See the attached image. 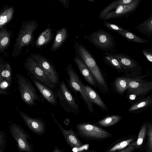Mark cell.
Here are the masks:
<instances>
[{"label": "cell", "mask_w": 152, "mask_h": 152, "mask_svg": "<svg viewBox=\"0 0 152 152\" xmlns=\"http://www.w3.org/2000/svg\"><path fill=\"white\" fill-rule=\"evenodd\" d=\"M74 47L77 56L86 66L94 78L101 86L107 89V86L100 69L91 54L83 45L75 41Z\"/></svg>", "instance_id": "obj_1"}, {"label": "cell", "mask_w": 152, "mask_h": 152, "mask_svg": "<svg viewBox=\"0 0 152 152\" xmlns=\"http://www.w3.org/2000/svg\"><path fill=\"white\" fill-rule=\"evenodd\" d=\"M84 39L97 48L106 52V53L111 54L116 50L115 48L116 43L114 37L101 28L93 32L89 36L85 35Z\"/></svg>", "instance_id": "obj_2"}, {"label": "cell", "mask_w": 152, "mask_h": 152, "mask_svg": "<svg viewBox=\"0 0 152 152\" xmlns=\"http://www.w3.org/2000/svg\"><path fill=\"white\" fill-rule=\"evenodd\" d=\"M18 90L23 100L30 106L36 105V102L43 100L37 93L34 86L30 80L21 75H17Z\"/></svg>", "instance_id": "obj_3"}, {"label": "cell", "mask_w": 152, "mask_h": 152, "mask_svg": "<svg viewBox=\"0 0 152 152\" xmlns=\"http://www.w3.org/2000/svg\"><path fill=\"white\" fill-rule=\"evenodd\" d=\"M76 127L77 134L87 141L104 140L113 135L106 130L90 124H80Z\"/></svg>", "instance_id": "obj_4"}, {"label": "cell", "mask_w": 152, "mask_h": 152, "mask_svg": "<svg viewBox=\"0 0 152 152\" xmlns=\"http://www.w3.org/2000/svg\"><path fill=\"white\" fill-rule=\"evenodd\" d=\"M59 87L57 91V96L61 106L67 112L77 113L79 109L78 104L64 80L60 82Z\"/></svg>", "instance_id": "obj_5"}, {"label": "cell", "mask_w": 152, "mask_h": 152, "mask_svg": "<svg viewBox=\"0 0 152 152\" xmlns=\"http://www.w3.org/2000/svg\"><path fill=\"white\" fill-rule=\"evenodd\" d=\"M66 72L69 79L67 82L71 89L75 92H79L86 104L87 108L91 113L94 112L93 105L88 98L83 89L82 82L78 74L74 70L71 64H69L66 68Z\"/></svg>", "instance_id": "obj_6"}, {"label": "cell", "mask_w": 152, "mask_h": 152, "mask_svg": "<svg viewBox=\"0 0 152 152\" xmlns=\"http://www.w3.org/2000/svg\"><path fill=\"white\" fill-rule=\"evenodd\" d=\"M152 90V82L142 79V76L130 77L127 90L128 94L135 97L144 96Z\"/></svg>", "instance_id": "obj_7"}, {"label": "cell", "mask_w": 152, "mask_h": 152, "mask_svg": "<svg viewBox=\"0 0 152 152\" xmlns=\"http://www.w3.org/2000/svg\"><path fill=\"white\" fill-rule=\"evenodd\" d=\"M111 54L118 60L124 73L133 77H138L141 74V66L133 58L122 53H114Z\"/></svg>", "instance_id": "obj_8"}, {"label": "cell", "mask_w": 152, "mask_h": 152, "mask_svg": "<svg viewBox=\"0 0 152 152\" xmlns=\"http://www.w3.org/2000/svg\"><path fill=\"white\" fill-rule=\"evenodd\" d=\"M31 57L34 58L42 68L48 78L53 85L58 83V74L51 62L46 58L38 53L32 54Z\"/></svg>", "instance_id": "obj_9"}, {"label": "cell", "mask_w": 152, "mask_h": 152, "mask_svg": "<svg viewBox=\"0 0 152 152\" xmlns=\"http://www.w3.org/2000/svg\"><path fill=\"white\" fill-rule=\"evenodd\" d=\"M25 66L27 71L31 75V78L50 88H55L56 86L51 83L42 68L31 57L27 59Z\"/></svg>", "instance_id": "obj_10"}, {"label": "cell", "mask_w": 152, "mask_h": 152, "mask_svg": "<svg viewBox=\"0 0 152 152\" xmlns=\"http://www.w3.org/2000/svg\"><path fill=\"white\" fill-rule=\"evenodd\" d=\"M142 0H134L130 4L119 6L114 10L108 13L105 16L103 21L112 19L127 18L138 8Z\"/></svg>", "instance_id": "obj_11"}, {"label": "cell", "mask_w": 152, "mask_h": 152, "mask_svg": "<svg viewBox=\"0 0 152 152\" xmlns=\"http://www.w3.org/2000/svg\"><path fill=\"white\" fill-rule=\"evenodd\" d=\"M10 131L12 136L17 142L18 149L21 151L32 152L31 146L28 141L29 136L19 125L12 124L10 126Z\"/></svg>", "instance_id": "obj_12"}, {"label": "cell", "mask_w": 152, "mask_h": 152, "mask_svg": "<svg viewBox=\"0 0 152 152\" xmlns=\"http://www.w3.org/2000/svg\"><path fill=\"white\" fill-rule=\"evenodd\" d=\"M38 23L32 20L26 23L21 29L17 39V45L19 49L28 45L33 38V33L37 28Z\"/></svg>", "instance_id": "obj_13"}, {"label": "cell", "mask_w": 152, "mask_h": 152, "mask_svg": "<svg viewBox=\"0 0 152 152\" xmlns=\"http://www.w3.org/2000/svg\"><path fill=\"white\" fill-rule=\"evenodd\" d=\"M19 113L26 125L32 131L39 135L45 133V126L42 120L31 117L22 111H20Z\"/></svg>", "instance_id": "obj_14"}, {"label": "cell", "mask_w": 152, "mask_h": 152, "mask_svg": "<svg viewBox=\"0 0 152 152\" xmlns=\"http://www.w3.org/2000/svg\"><path fill=\"white\" fill-rule=\"evenodd\" d=\"M52 116L58 126L62 132L67 143L72 148H80L82 144L73 130L70 128L69 130L64 129L55 118L54 113H51Z\"/></svg>", "instance_id": "obj_15"}, {"label": "cell", "mask_w": 152, "mask_h": 152, "mask_svg": "<svg viewBox=\"0 0 152 152\" xmlns=\"http://www.w3.org/2000/svg\"><path fill=\"white\" fill-rule=\"evenodd\" d=\"M135 136L127 135L120 138L112 144L105 152H117L136 142Z\"/></svg>", "instance_id": "obj_16"}, {"label": "cell", "mask_w": 152, "mask_h": 152, "mask_svg": "<svg viewBox=\"0 0 152 152\" xmlns=\"http://www.w3.org/2000/svg\"><path fill=\"white\" fill-rule=\"evenodd\" d=\"M31 78L40 92L47 101L52 105L56 106L57 102L56 96L54 92L48 86Z\"/></svg>", "instance_id": "obj_17"}, {"label": "cell", "mask_w": 152, "mask_h": 152, "mask_svg": "<svg viewBox=\"0 0 152 152\" xmlns=\"http://www.w3.org/2000/svg\"><path fill=\"white\" fill-rule=\"evenodd\" d=\"M75 64L84 78L91 85L96 87L94 78L85 64L80 58L75 56L73 59Z\"/></svg>", "instance_id": "obj_18"}, {"label": "cell", "mask_w": 152, "mask_h": 152, "mask_svg": "<svg viewBox=\"0 0 152 152\" xmlns=\"http://www.w3.org/2000/svg\"><path fill=\"white\" fill-rule=\"evenodd\" d=\"M83 88L88 98L91 103L96 104L102 110H107V107L96 91L88 86L83 84Z\"/></svg>", "instance_id": "obj_19"}, {"label": "cell", "mask_w": 152, "mask_h": 152, "mask_svg": "<svg viewBox=\"0 0 152 152\" xmlns=\"http://www.w3.org/2000/svg\"><path fill=\"white\" fill-rule=\"evenodd\" d=\"M152 103V95L133 104L129 107L128 112L137 113L145 110L151 107Z\"/></svg>", "instance_id": "obj_20"}, {"label": "cell", "mask_w": 152, "mask_h": 152, "mask_svg": "<svg viewBox=\"0 0 152 152\" xmlns=\"http://www.w3.org/2000/svg\"><path fill=\"white\" fill-rule=\"evenodd\" d=\"M68 35L67 30L65 27L58 30L51 47V51H54L59 48L66 39Z\"/></svg>", "instance_id": "obj_21"}, {"label": "cell", "mask_w": 152, "mask_h": 152, "mask_svg": "<svg viewBox=\"0 0 152 152\" xmlns=\"http://www.w3.org/2000/svg\"><path fill=\"white\" fill-rule=\"evenodd\" d=\"M133 0H118L111 2L101 11L98 15L99 18L102 20L105 15L109 12L114 10L121 5L130 4Z\"/></svg>", "instance_id": "obj_22"}, {"label": "cell", "mask_w": 152, "mask_h": 152, "mask_svg": "<svg viewBox=\"0 0 152 152\" xmlns=\"http://www.w3.org/2000/svg\"><path fill=\"white\" fill-rule=\"evenodd\" d=\"M147 123L145 122L140 129L135 144L137 150H139L140 151L144 150L147 138Z\"/></svg>", "instance_id": "obj_23"}, {"label": "cell", "mask_w": 152, "mask_h": 152, "mask_svg": "<svg viewBox=\"0 0 152 152\" xmlns=\"http://www.w3.org/2000/svg\"><path fill=\"white\" fill-rule=\"evenodd\" d=\"M136 29L148 38L152 37V14L145 20L137 26Z\"/></svg>", "instance_id": "obj_24"}, {"label": "cell", "mask_w": 152, "mask_h": 152, "mask_svg": "<svg viewBox=\"0 0 152 152\" xmlns=\"http://www.w3.org/2000/svg\"><path fill=\"white\" fill-rule=\"evenodd\" d=\"M52 36L51 28H46L37 37L36 42V46L39 48L47 45L51 41Z\"/></svg>", "instance_id": "obj_25"}, {"label": "cell", "mask_w": 152, "mask_h": 152, "mask_svg": "<svg viewBox=\"0 0 152 152\" xmlns=\"http://www.w3.org/2000/svg\"><path fill=\"white\" fill-rule=\"evenodd\" d=\"M116 33L129 42L142 44L150 42L148 40L141 38L126 29H125L123 31H118Z\"/></svg>", "instance_id": "obj_26"}, {"label": "cell", "mask_w": 152, "mask_h": 152, "mask_svg": "<svg viewBox=\"0 0 152 152\" xmlns=\"http://www.w3.org/2000/svg\"><path fill=\"white\" fill-rule=\"evenodd\" d=\"M103 59L107 64L111 66L119 72H124L123 69L118 60L111 54L105 53Z\"/></svg>", "instance_id": "obj_27"}, {"label": "cell", "mask_w": 152, "mask_h": 152, "mask_svg": "<svg viewBox=\"0 0 152 152\" xmlns=\"http://www.w3.org/2000/svg\"><path fill=\"white\" fill-rule=\"evenodd\" d=\"M130 77H120L115 81V86L116 91L119 94H123L127 89Z\"/></svg>", "instance_id": "obj_28"}, {"label": "cell", "mask_w": 152, "mask_h": 152, "mask_svg": "<svg viewBox=\"0 0 152 152\" xmlns=\"http://www.w3.org/2000/svg\"><path fill=\"white\" fill-rule=\"evenodd\" d=\"M122 117L119 115H114L105 117L99 121L97 124L103 127H109L113 125L120 121Z\"/></svg>", "instance_id": "obj_29"}, {"label": "cell", "mask_w": 152, "mask_h": 152, "mask_svg": "<svg viewBox=\"0 0 152 152\" xmlns=\"http://www.w3.org/2000/svg\"><path fill=\"white\" fill-rule=\"evenodd\" d=\"M147 138L144 147V152H152V123H147Z\"/></svg>", "instance_id": "obj_30"}, {"label": "cell", "mask_w": 152, "mask_h": 152, "mask_svg": "<svg viewBox=\"0 0 152 152\" xmlns=\"http://www.w3.org/2000/svg\"><path fill=\"white\" fill-rule=\"evenodd\" d=\"M13 13V9L11 7L6 9L0 14V28L12 19Z\"/></svg>", "instance_id": "obj_31"}, {"label": "cell", "mask_w": 152, "mask_h": 152, "mask_svg": "<svg viewBox=\"0 0 152 152\" xmlns=\"http://www.w3.org/2000/svg\"><path fill=\"white\" fill-rule=\"evenodd\" d=\"M10 41V36L6 30L0 31V50H3L8 45Z\"/></svg>", "instance_id": "obj_32"}, {"label": "cell", "mask_w": 152, "mask_h": 152, "mask_svg": "<svg viewBox=\"0 0 152 152\" xmlns=\"http://www.w3.org/2000/svg\"><path fill=\"white\" fill-rule=\"evenodd\" d=\"M11 69L10 65L6 64L0 72L1 75L10 84L11 82L12 77Z\"/></svg>", "instance_id": "obj_33"}, {"label": "cell", "mask_w": 152, "mask_h": 152, "mask_svg": "<svg viewBox=\"0 0 152 152\" xmlns=\"http://www.w3.org/2000/svg\"><path fill=\"white\" fill-rule=\"evenodd\" d=\"M103 24L109 29L113 30L116 32L118 31H123L125 29L121 27L118 26L107 21H103Z\"/></svg>", "instance_id": "obj_34"}, {"label": "cell", "mask_w": 152, "mask_h": 152, "mask_svg": "<svg viewBox=\"0 0 152 152\" xmlns=\"http://www.w3.org/2000/svg\"><path fill=\"white\" fill-rule=\"evenodd\" d=\"M142 52L147 59L151 63L152 62V48L142 49Z\"/></svg>", "instance_id": "obj_35"}, {"label": "cell", "mask_w": 152, "mask_h": 152, "mask_svg": "<svg viewBox=\"0 0 152 152\" xmlns=\"http://www.w3.org/2000/svg\"><path fill=\"white\" fill-rule=\"evenodd\" d=\"M135 142L117 152H134L137 150L135 146Z\"/></svg>", "instance_id": "obj_36"}, {"label": "cell", "mask_w": 152, "mask_h": 152, "mask_svg": "<svg viewBox=\"0 0 152 152\" xmlns=\"http://www.w3.org/2000/svg\"><path fill=\"white\" fill-rule=\"evenodd\" d=\"M9 86V83L3 77H2L0 73V89L4 90L5 89L7 88Z\"/></svg>", "instance_id": "obj_37"}, {"label": "cell", "mask_w": 152, "mask_h": 152, "mask_svg": "<svg viewBox=\"0 0 152 152\" xmlns=\"http://www.w3.org/2000/svg\"><path fill=\"white\" fill-rule=\"evenodd\" d=\"M6 142L4 134L0 129V147H4Z\"/></svg>", "instance_id": "obj_38"}, {"label": "cell", "mask_w": 152, "mask_h": 152, "mask_svg": "<svg viewBox=\"0 0 152 152\" xmlns=\"http://www.w3.org/2000/svg\"><path fill=\"white\" fill-rule=\"evenodd\" d=\"M59 1L60 2L64 7L66 8H68L69 5V1L68 0H59Z\"/></svg>", "instance_id": "obj_39"}, {"label": "cell", "mask_w": 152, "mask_h": 152, "mask_svg": "<svg viewBox=\"0 0 152 152\" xmlns=\"http://www.w3.org/2000/svg\"><path fill=\"white\" fill-rule=\"evenodd\" d=\"M52 152H62L61 150L57 147H55Z\"/></svg>", "instance_id": "obj_40"}, {"label": "cell", "mask_w": 152, "mask_h": 152, "mask_svg": "<svg viewBox=\"0 0 152 152\" xmlns=\"http://www.w3.org/2000/svg\"><path fill=\"white\" fill-rule=\"evenodd\" d=\"M4 93V92L3 91L0 89V94H3Z\"/></svg>", "instance_id": "obj_41"}, {"label": "cell", "mask_w": 152, "mask_h": 152, "mask_svg": "<svg viewBox=\"0 0 152 152\" xmlns=\"http://www.w3.org/2000/svg\"><path fill=\"white\" fill-rule=\"evenodd\" d=\"M88 1L90 2L93 3L94 1V0H88Z\"/></svg>", "instance_id": "obj_42"}, {"label": "cell", "mask_w": 152, "mask_h": 152, "mask_svg": "<svg viewBox=\"0 0 152 152\" xmlns=\"http://www.w3.org/2000/svg\"><path fill=\"white\" fill-rule=\"evenodd\" d=\"M0 152H2V151L1 150V149H0Z\"/></svg>", "instance_id": "obj_43"}, {"label": "cell", "mask_w": 152, "mask_h": 152, "mask_svg": "<svg viewBox=\"0 0 152 152\" xmlns=\"http://www.w3.org/2000/svg\"><path fill=\"white\" fill-rule=\"evenodd\" d=\"M1 71V69L0 67V72Z\"/></svg>", "instance_id": "obj_44"}]
</instances>
